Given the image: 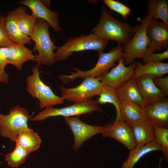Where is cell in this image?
<instances>
[{"label":"cell","mask_w":168,"mask_h":168,"mask_svg":"<svg viewBox=\"0 0 168 168\" xmlns=\"http://www.w3.org/2000/svg\"><path fill=\"white\" fill-rule=\"evenodd\" d=\"M136 29V26L116 19L111 11L103 6L99 21L91 32L101 39L113 40L124 46L134 35Z\"/></svg>","instance_id":"obj_1"},{"label":"cell","mask_w":168,"mask_h":168,"mask_svg":"<svg viewBox=\"0 0 168 168\" xmlns=\"http://www.w3.org/2000/svg\"><path fill=\"white\" fill-rule=\"evenodd\" d=\"M124 47L123 46L119 44L108 53L99 52L98 61L92 68L82 71L74 68L73 69L75 71V72L69 75L60 74L58 79L63 84H66L78 78L100 77L108 72L111 68L115 65V62L122 58Z\"/></svg>","instance_id":"obj_2"},{"label":"cell","mask_w":168,"mask_h":168,"mask_svg":"<svg viewBox=\"0 0 168 168\" xmlns=\"http://www.w3.org/2000/svg\"><path fill=\"white\" fill-rule=\"evenodd\" d=\"M50 27L45 21L38 19L30 36L35 43L33 51L38 52L35 55V61L40 65L50 66L55 62L54 50L57 46L51 39Z\"/></svg>","instance_id":"obj_3"},{"label":"cell","mask_w":168,"mask_h":168,"mask_svg":"<svg viewBox=\"0 0 168 168\" xmlns=\"http://www.w3.org/2000/svg\"><path fill=\"white\" fill-rule=\"evenodd\" d=\"M110 40L101 39L92 33L86 35L71 37L54 52L55 61L66 60L74 53L92 50L98 53L105 49Z\"/></svg>","instance_id":"obj_4"},{"label":"cell","mask_w":168,"mask_h":168,"mask_svg":"<svg viewBox=\"0 0 168 168\" xmlns=\"http://www.w3.org/2000/svg\"><path fill=\"white\" fill-rule=\"evenodd\" d=\"M152 18L147 13L142 19L141 23L136 26L134 35L124 47L122 58L125 65L132 64L137 58L143 59L150 43V39L147 34V28Z\"/></svg>","instance_id":"obj_5"},{"label":"cell","mask_w":168,"mask_h":168,"mask_svg":"<svg viewBox=\"0 0 168 168\" xmlns=\"http://www.w3.org/2000/svg\"><path fill=\"white\" fill-rule=\"evenodd\" d=\"M32 117L26 109L18 105L13 107L8 114L0 113V135L15 142L19 133L31 129L28 122Z\"/></svg>","instance_id":"obj_6"},{"label":"cell","mask_w":168,"mask_h":168,"mask_svg":"<svg viewBox=\"0 0 168 168\" xmlns=\"http://www.w3.org/2000/svg\"><path fill=\"white\" fill-rule=\"evenodd\" d=\"M39 65L37 63L34 65L31 69L32 74L26 77L27 92L32 97L39 100L41 109L63 103V99L56 95L51 88L41 79Z\"/></svg>","instance_id":"obj_7"},{"label":"cell","mask_w":168,"mask_h":168,"mask_svg":"<svg viewBox=\"0 0 168 168\" xmlns=\"http://www.w3.org/2000/svg\"><path fill=\"white\" fill-rule=\"evenodd\" d=\"M95 111L103 112L96 100L90 99L64 107H47L32 117L30 121H42L48 118L56 116H62L65 118L78 116L82 114H90Z\"/></svg>","instance_id":"obj_8"},{"label":"cell","mask_w":168,"mask_h":168,"mask_svg":"<svg viewBox=\"0 0 168 168\" xmlns=\"http://www.w3.org/2000/svg\"><path fill=\"white\" fill-rule=\"evenodd\" d=\"M104 84L98 77H87L78 86L67 88L63 86L59 87L62 92L61 97L65 100L78 103L82 102L100 93Z\"/></svg>","instance_id":"obj_9"},{"label":"cell","mask_w":168,"mask_h":168,"mask_svg":"<svg viewBox=\"0 0 168 168\" xmlns=\"http://www.w3.org/2000/svg\"><path fill=\"white\" fill-rule=\"evenodd\" d=\"M65 121L71 130L74 136V150L80 149L86 140L93 136L102 133L104 127L99 125H91L81 121L78 116L64 118Z\"/></svg>","instance_id":"obj_10"},{"label":"cell","mask_w":168,"mask_h":168,"mask_svg":"<svg viewBox=\"0 0 168 168\" xmlns=\"http://www.w3.org/2000/svg\"><path fill=\"white\" fill-rule=\"evenodd\" d=\"M118 64L103 76L98 77L100 81L104 85L116 89L134 77L136 62L128 66L124 64L121 58L118 60Z\"/></svg>","instance_id":"obj_11"},{"label":"cell","mask_w":168,"mask_h":168,"mask_svg":"<svg viewBox=\"0 0 168 168\" xmlns=\"http://www.w3.org/2000/svg\"><path fill=\"white\" fill-rule=\"evenodd\" d=\"M101 133L103 137L112 138L121 142L130 151L136 147L134 136L129 125L124 121L106 124Z\"/></svg>","instance_id":"obj_12"},{"label":"cell","mask_w":168,"mask_h":168,"mask_svg":"<svg viewBox=\"0 0 168 168\" xmlns=\"http://www.w3.org/2000/svg\"><path fill=\"white\" fill-rule=\"evenodd\" d=\"M19 3L27 6L32 12L31 15L36 19L46 21L56 32L61 30L59 20L58 13L53 11L44 5L40 0H22Z\"/></svg>","instance_id":"obj_13"},{"label":"cell","mask_w":168,"mask_h":168,"mask_svg":"<svg viewBox=\"0 0 168 168\" xmlns=\"http://www.w3.org/2000/svg\"><path fill=\"white\" fill-rule=\"evenodd\" d=\"M150 39L147 49L153 52L168 49V25L152 18L147 28Z\"/></svg>","instance_id":"obj_14"},{"label":"cell","mask_w":168,"mask_h":168,"mask_svg":"<svg viewBox=\"0 0 168 168\" xmlns=\"http://www.w3.org/2000/svg\"><path fill=\"white\" fill-rule=\"evenodd\" d=\"M143 111L144 116L151 123L168 128L167 97L146 105Z\"/></svg>","instance_id":"obj_15"},{"label":"cell","mask_w":168,"mask_h":168,"mask_svg":"<svg viewBox=\"0 0 168 168\" xmlns=\"http://www.w3.org/2000/svg\"><path fill=\"white\" fill-rule=\"evenodd\" d=\"M119 100L129 101L143 109L146 104L140 91L137 78L131 79L116 89Z\"/></svg>","instance_id":"obj_16"},{"label":"cell","mask_w":168,"mask_h":168,"mask_svg":"<svg viewBox=\"0 0 168 168\" xmlns=\"http://www.w3.org/2000/svg\"><path fill=\"white\" fill-rule=\"evenodd\" d=\"M154 78L150 76H143L136 77L140 91L146 105L166 97L154 84L153 82Z\"/></svg>","instance_id":"obj_17"},{"label":"cell","mask_w":168,"mask_h":168,"mask_svg":"<svg viewBox=\"0 0 168 168\" xmlns=\"http://www.w3.org/2000/svg\"><path fill=\"white\" fill-rule=\"evenodd\" d=\"M8 47V63L14 66L18 71L21 70L25 63L30 60L35 61L33 51L25 45L14 43Z\"/></svg>","instance_id":"obj_18"},{"label":"cell","mask_w":168,"mask_h":168,"mask_svg":"<svg viewBox=\"0 0 168 168\" xmlns=\"http://www.w3.org/2000/svg\"><path fill=\"white\" fill-rule=\"evenodd\" d=\"M129 125L134 136L136 147L153 141L152 123L145 116L140 120Z\"/></svg>","instance_id":"obj_19"},{"label":"cell","mask_w":168,"mask_h":168,"mask_svg":"<svg viewBox=\"0 0 168 168\" xmlns=\"http://www.w3.org/2000/svg\"><path fill=\"white\" fill-rule=\"evenodd\" d=\"M168 72V63L161 62H149L143 64L136 62L134 77L150 76L155 77H161Z\"/></svg>","instance_id":"obj_20"},{"label":"cell","mask_w":168,"mask_h":168,"mask_svg":"<svg viewBox=\"0 0 168 168\" xmlns=\"http://www.w3.org/2000/svg\"><path fill=\"white\" fill-rule=\"evenodd\" d=\"M5 27L9 38L14 43L24 45L31 43L30 37L22 33L17 26L13 10L9 12L5 16Z\"/></svg>","instance_id":"obj_21"},{"label":"cell","mask_w":168,"mask_h":168,"mask_svg":"<svg viewBox=\"0 0 168 168\" xmlns=\"http://www.w3.org/2000/svg\"><path fill=\"white\" fill-rule=\"evenodd\" d=\"M15 22L20 31L30 36L37 21L31 14H29L25 7L19 6L13 10Z\"/></svg>","instance_id":"obj_22"},{"label":"cell","mask_w":168,"mask_h":168,"mask_svg":"<svg viewBox=\"0 0 168 168\" xmlns=\"http://www.w3.org/2000/svg\"><path fill=\"white\" fill-rule=\"evenodd\" d=\"M119 108L123 120L129 124L137 122L145 117L143 109L129 101L119 100Z\"/></svg>","instance_id":"obj_23"},{"label":"cell","mask_w":168,"mask_h":168,"mask_svg":"<svg viewBox=\"0 0 168 168\" xmlns=\"http://www.w3.org/2000/svg\"><path fill=\"white\" fill-rule=\"evenodd\" d=\"M161 150L158 144L152 141L145 144L136 147L130 151L129 155L122 166L121 168H133L143 156L153 151Z\"/></svg>","instance_id":"obj_24"},{"label":"cell","mask_w":168,"mask_h":168,"mask_svg":"<svg viewBox=\"0 0 168 168\" xmlns=\"http://www.w3.org/2000/svg\"><path fill=\"white\" fill-rule=\"evenodd\" d=\"M41 142L39 135L31 129L19 133L15 142L30 153L39 149Z\"/></svg>","instance_id":"obj_25"},{"label":"cell","mask_w":168,"mask_h":168,"mask_svg":"<svg viewBox=\"0 0 168 168\" xmlns=\"http://www.w3.org/2000/svg\"><path fill=\"white\" fill-rule=\"evenodd\" d=\"M99 95V97L96 100L97 103L100 105H105L108 103L112 104L115 107L116 111L115 121H124L120 112L119 100L116 89L104 85Z\"/></svg>","instance_id":"obj_26"},{"label":"cell","mask_w":168,"mask_h":168,"mask_svg":"<svg viewBox=\"0 0 168 168\" xmlns=\"http://www.w3.org/2000/svg\"><path fill=\"white\" fill-rule=\"evenodd\" d=\"M147 13L152 18L160 19L168 25V1L149 0L147 3Z\"/></svg>","instance_id":"obj_27"},{"label":"cell","mask_w":168,"mask_h":168,"mask_svg":"<svg viewBox=\"0 0 168 168\" xmlns=\"http://www.w3.org/2000/svg\"><path fill=\"white\" fill-rule=\"evenodd\" d=\"M153 141L159 146L162 151V157L168 160V128L152 123Z\"/></svg>","instance_id":"obj_28"},{"label":"cell","mask_w":168,"mask_h":168,"mask_svg":"<svg viewBox=\"0 0 168 168\" xmlns=\"http://www.w3.org/2000/svg\"><path fill=\"white\" fill-rule=\"evenodd\" d=\"M30 153L20 146L16 144L14 150L5 156V161L9 166L17 168L26 161Z\"/></svg>","instance_id":"obj_29"},{"label":"cell","mask_w":168,"mask_h":168,"mask_svg":"<svg viewBox=\"0 0 168 168\" xmlns=\"http://www.w3.org/2000/svg\"><path fill=\"white\" fill-rule=\"evenodd\" d=\"M104 3L111 10L121 15L126 19L130 13L131 9L122 3L115 0H104Z\"/></svg>","instance_id":"obj_30"},{"label":"cell","mask_w":168,"mask_h":168,"mask_svg":"<svg viewBox=\"0 0 168 168\" xmlns=\"http://www.w3.org/2000/svg\"><path fill=\"white\" fill-rule=\"evenodd\" d=\"M168 58V49L161 53H155L147 49L143 58V62L145 63L149 62H161Z\"/></svg>","instance_id":"obj_31"},{"label":"cell","mask_w":168,"mask_h":168,"mask_svg":"<svg viewBox=\"0 0 168 168\" xmlns=\"http://www.w3.org/2000/svg\"><path fill=\"white\" fill-rule=\"evenodd\" d=\"M5 16L0 19V47H8L14 43L9 38L5 27Z\"/></svg>","instance_id":"obj_32"},{"label":"cell","mask_w":168,"mask_h":168,"mask_svg":"<svg viewBox=\"0 0 168 168\" xmlns=\"http://www.w3.org/2000/svg\"><path fill=\"white\" fill-rule=\"evenodd\" d=\"M153 82L156 86L162 92L165 97L168 96V76L155 77Z\"/></svg>","instance_id":"obj_33"},{"label":"cell","mask_w":168,"mask_h":168,"mask_svg":"<svg viewBox=\"0 0 168 168\" xmlns=\"http://www.w3.org/2000/svg\"><path fill=\"white\" fill-rule=\"evenodd\" d=\"M8 47H0V70H4L5 67L8 64Z\"/></svg>","instance_id":"obj_34"},{"label":"cell","mask_w":168,"mask_h":168,"mask_svg":"<svg viewBox=\"0 0 168 168\" xmlns=\"http://www.w3.org/2000/svg\"><path fill=\"white\" fill-rule=\"evenodd\" d=\"M9 81V75L5 70H0V82L7 83Z\"/></svg>","instance_id":"obj_35"},{"label":"cell","mask_w":168,"mask_h":168,"mask_svg":"<svg viewBox=\"0 0 168 168\" xmlns=\"http://www.w3.org/2000/svg\"><path fill=\"white\" fill-rule=\"evenodd\" d=\"M41 1L45 6L49 7L50 5L51 1L49 0H41Z\"/></svg>","instance_id":"obj_36"},{"label":"cell","mask_w":168,"mask_h":168,"mask_svg":"<svg viewBox=\"0 0 168 168\" xmlns=\"http://www.w3.org/2000/svg\"><path fill=\"white\" fill-rule=\"evenodd\" d=\"M163 159V158L162 157V158H161L159 161V166L158 168H161V162L162 160Z\"/></svg>","instance_id":"obj_37"},{"label":"cell","mask_w":168,"mask_h":168,"mask_svg":"<svg viewBox=\"0 0 168 168\" xmlns=\"http://www.w3.org/2000/svg\"><path fill=\"white\" fill-rule=\"evenodd\" d=\"M2 16L1 15V14L0 13V19L1 18V17H2Z\"/></svg>","instance_id":"obj_38"}]
</instances>
